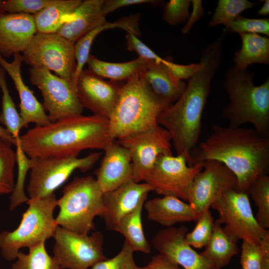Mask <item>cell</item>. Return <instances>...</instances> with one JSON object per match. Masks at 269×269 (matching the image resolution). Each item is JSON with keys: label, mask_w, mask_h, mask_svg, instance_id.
<instances>
[{"label": "cell", "mask_w": 269, "mask_h": 269, "mask_svg": "<svg viewBox=\"0 0 269 269\" xmlns=\"http://www.w3.org/2000/svg\"><path fill=\"white\" fill-rule=\"evenodd\" d=\"M224 36L223 32L202 51L201 68L189 79L181 97L157 118L158 124L169 133L176 154L184 157L189 166L192 165L191 153L201 134L202 116L211 81L221 62Z\"/></svg>", "instance_id": "1"}, {"label": "cell", "mask_w": 269, "mask_h": 269, "mask_svg": "<svg viewBox=\"0 0 269 269\" xmlns=\"http://www.w3.org/2000/svg\"><path fill=\"white\" fill-rule=\"evenodd\" d=\"M192 165L207 160L224 164L235 175L236 190L247 193L250 185L269 171V137L254 128L214 125L211 134L191 151Z\"/></svg>", "instance_id": "2"}, {"label": "cell", "mask_w": 269, "mask_h": 269, "mask_svg": "<svg viewBox=\"0 0 269 269\" xmlns=\"http://www.w3.org/2000/svg\"><path fill=\"white\" fill-rule=\"evenodd\" d=\"M113 141L109 119L95 114L74 115L35 126L20 136L21 147L29 158L77 156L86 149L104 150Z\"/></svg>", "instance_id": "3"}, {"label": "cell", "mask_w": 269, "mask_h": 269, "mask_svg": "<svg viewBox=\"0 0 269 269\" xmlns=\"http://www.w3.org/2000/svg\"><path fill=\"white\" fill-rule=\"evenodd\" d=\"M144 70L135 73L121 87L109 119L113 140L158 125V116L171 105L152 91L144 78Z\"/></svg>", "instance_id": "4"}, {"label": "cell", "mask_w": 269, "mask_h": 269, "mask_svg": "<svg viewBox=\"0 0 269 269\" xmlns=\"http://www.w3.org/2000/svg\"><path fill=\"white\" fill-rule=\"evenodd\" d=\"M254 73L234 67L227 70L223 83L229 103L222 113L229 127L250 123L262 135L269 137V78L254 85Z\"/></svg>", "instance_id": "5"}, {"label": "cell", "mask_w": 269, "mask_h": 269, "mask_svg": "<svg viewBox=\"0 0 269 269\" xmlns=\"http://www.w3.org/2000/svg\"><path fill=\"white\" fill-rule=\"evenodd\" d=\"M103 195L93 177H75L64 187L62 196L57 200L59 212L56 224L78 234H89L95 229V218L102 217L104 212Z\"/></svg>", "instance_id": "6"}, {"label": "cell", "mask_w": 269, "mask_h": 269, "mask_svg": "<svg viewBox=\"0 0 269 269\" xmlns=\"http://www.w3.org/2000/svg\"><path fill=\"white\" fill-rule=\"evenodd\" d=\"M55 194L29 199L27 209L19 225L12 231L0 233V251L5 260H15L22 248H29L53 237L57 224L53 213L57 206Z\"/></svg>", "instance_id": "7"}, {"label": "cell", "mask_w": 269, "mask_h": 269, "mask_svg": "<svg viewBox=\"0 0 269 269\" xmlns=\"http://www.w3.org/2000/svg\"><path fill=\"white\" fill-rule=\"evenodd\" d=\"M101 155V152H94L82 158L70 155L31 158L32 165L26 187L28 198H43L53 194L73 171H87Z\"/></svg>", "instance_id": "8"}, {"label": "cell", "mask_w": 269, "mask_h": 269, "mask_svg": "<svg viewBox=\"0 0 269 269\" xmlns=\"http://www.w3.org/2000/svg\"><path fill=\"white\" fill-rule=\"evenodd\" d=\"M216 210L224 232L235 243L248 240L260 244L269 235L263 229L254 216L247 193L236 190L224 193L211 205Z\"/></svg>", "instance_id": "9"}, {"label": "cell", "mask_w": 269, "mask_h": 269, "mask_svg": "<svg viewBox=\"0 0 269 269\" xmlns=\"http://www.w3.org/2000/svg\"><path fill=\"white\" fill-rule=\"evenodd\" d=\"M22 56L30 68H45L70 82L75 71L74 44L57 33L36 32Z\"/></svg>", "instance_id": "10"}, {"label": "cell", "mask_w": 269, "mask_h": 269, "mask_svg": "<svg viewBox=\"0 0 269 269\" xmlns=\"http://www.w3.org/2000/svg\"><path fill=\"white\" fill-rule=\"evenodd\" d=\"M53 257L62 269H89L106 258L104 237L99 231L80 234L57 226L53 236Z\"/></svg>", "instance_id": "11"}, {"label": "cell", "mask_w": 269, "mask_h": 269, "mask_svg": "<svg viewBox=\"0 0 269 269\" xmlns=\"http://www.w3.org/2000/svg\"><path fill=\"white\" fill-rule=\"evenodd\" d=\"M203 165L202 162L189 166L182 155L161 154L143 181L158 194L173 196L188 202L193 181Z\"/></svg>", "instance_id": "12"}, {"label": "cell", "mask_w": 269, "mask_h": 269, "mask_svg": "<svg viewBox=\"0 0 269 269\" xmlns=\"http://www.w3.org/2000/svg\"><path fill=\"white\" fill-rule=\"evenodd\" d=\"M29 73L31 83L41 91L43 107L52 122L82 114L84 108L70 82L44 67L30 68Z\"/></svg>", "instance_id": "13"}, {"label": "cell", "mask_w": 269, "mask_h": 269, "mask_svg": "<svg viewBox=\"0 0 269 269\" xmlns=\"http://www.w3.org/2000/svg\"><path fill=\"white\" fill-rule=\"evenodd\" d=\"M117 141L130 152L133 180L136 183L144 181L159 155H173L171 136L166 129L158 125Z\"/></svg>", "instance_id": "14"}, {"label": "cell", "mask_w": 269, "mask_h": 269, "mask_svg": "<svg viewBox=\"0 0 269 269\" xmlns=\"http://www.w3.org/2000/svg\"><path fill=\"white\" fill-rule=\"evenodd\" d=\"M203 164L193 181L188 202L199 216L224 193L237 186L235 175L222 163L207 160Z\"/></svg>", "instance_id": "15"}, {"label": "cell", "mask_w": 269, "mask_h": 269, "mask_svg": "<svg viewBox=\"0 0 269 269\" xmlns=\"http://www.w3.org/2000/svg\"><path fill=\"white\" fill-rule=\"evenodd\" d=\"M124 83L107 81L88 69L83 70L76 83L77 95L83 108L109 119Z\"/></svg>", "instance_id": "16"}, {"label": "cell", "mask_w": 269, "mask_h": 269, "mask_svg": "<svg viewBox=\"0 0 269 269\" xmlns=\"http://www.w3.org/2000/svg\"><path fill=\"white\" fill-rule=\"evenodd\" d=\"M188 228L184 225L159 230L151 244L159 253L184 269H214L211 265L185 240Z\"/></svg>", "instance_id": "17"}, {"label": "cell", "mask_w": 269, "mask_h": 269, "mask_svg": "<svg viewBox=\"0 0 269 269\" xmlns=\"http://www.w3.org/2000/svg\"><path fill=\"white\" fill-rule=\"evenodd\" d=\"M152 191L147 183L129 180L116 189L103 193L105 208L102 217L106 228L115 231L120 221L133 211L142 201H146L149 192Z\"/></svg>", "instance_id": "18"}, {"label": "cell", "mask_w": 269, "mask_h": 269, "mask_svg": "<svg viewBox=\"0 0 269 269\" xmlns=\"http://www.w3.org/2000/svg\"><path fill=\"white\" fill-rule=\"evenodd\" d=\"M13 56L12 61L8 62L0 54V67L10 76L18 93L19 115L23 127H27L30 123H34L36 126H44L50 124L52 122L46 114L42 104L23 80L21 74V64L23 62L22 55L17 53Z\"/></svg>", "instance_id": "19"}, {"label": "cell", "mask_w": 269, "mask_h": 269, "mask_svg": "<svg viewBox=\"0 0 269 269\" xmlns=\"http://www.w3.org/2000/svg\"><path fill=\"white\" fill-rule=\"evenodd\" d=\"M105 155L97 170L96 181L103 193L133 180V168L129 150L116 140L104 150Z\"/></svg>", "instance_id": "20"}, {"label": "cell", "mask_w": 269, "mask_h": 269, "mask_svg": "<svg viewBox=\"0 0 269 269\" xmlns=\"http://www.w3.org/2000/svg\"><path fill=\"white\" fill-rule=\"evenodd\" d=\"M36 32L32 15H0V54L4 58L22 53Z\"/></svg>", "instance_id": "21"}, {"label": "cell", "mask_w": 269, "mask_h": 269, "mask_svg": "<svg viewBox=\"0 0 269 269\" xmlns=\"http://www.w3.org/2000/svg\"><path fill=\"white\" fill-rule=\"evenodd\" d=\"M143 207L148 220L165 228L191 221H196L199 215L189 203L173 196L165 195L145 202Z\"/></svg>", "instance_id": "22"}, {"label": "cell", "mask_w": 269, "mask_h": 269, "mask_svg": "<svg viewBox=\"0 0 269 269\" xmlns=\"http://www.w3.org/2000/svg\"><path fill=\"white\" fill-rule=\"evenodd\" d=\"M104 0H85L72 14L70 21L65 22L56 32L75 43L95 28L106 23L102 12Z\"/></svg>", "instance_id": "23"}, {"label": "cell", "mask_w": 269, "mask_h": 269, "mask_svg": "<svg viewBox=\"0 0 269 269\" xmlns=\"http://www.w3.org/2000/svg\"><path fill=\"white\" fill-rule=\"evenodd\" d=\"M143 74L154 94L171 105L181 97L187 86L185 82L175 78L162 62L149 61Z\"/></svg>", "instance_id": "24"}, {"label": "cell", "mask_w": 269, "mask_h": 269, "mask_svg": "<svg viewBox=\"0 0 269 269\" xmlns=\"http://www.w3.org/2000/svg\"><path fill=\"white\" fill-rule=\"evenodd\" d=\"M242 46L233 60L234 68L247 70L254 63L269 64V38L256 33H240Z\"/></svg>", "instance_id": "25"}, {"label": "cell", "mask_w": 269, "mask_h": 269, "mask_svg": "<svg viewBox=\"0 0 269 269\" xmlns=\"http://www.w3.org/2000/svg\"><path fill=\"white\" fill-rule=\"evenodd\" d=\"M82 0H56L52 4L33 15L37 32L56 33L72 14Z\"/></svg>", "instance_id": "26"}, {"label": "cell", "mask_w": 269, "mask_h": 269, "mask_svg": "<svg viewBox=\"0 0 269 269\" xmlns=\"http://www.w3.org/2000/svg\"><path fill=\"white\" fill-rule=\"evenodd\" d=\"M200 254L211 265L214 269H221L228 265L237 255L239 249L224 232L222 225L216 220L210 239Z\"/></svg>", "instance_id": "27"}, {"label": "cell", "mask_w": 269, "mask_h": 269, "mask_svg": "<svg viewBox=\"0 0 269 269\" xmlns=\"http://www.w3.org/2000/svg\"><path fill=\"white\" fill-rule=\"evenodd\" d=\"M87 63L88 70L95 74L112 81H127L137 72L144 70L149 61L140 57L126 62L104 61L90 55Z\"/></svg>", "instance_id": "28"}, {"label": "cell", "mask_w": 269, "mask_h": 269, "mask_svg": "<svg viewBox=\"0 0 269 269\" xmlns=\"http://www.w3.org/2000/svg\"><path fill=\"white\" fill-rule=\"evenodd\" d=\"M145 201H142L133 211L123 217L115 231L121 234L134 252L148 254L150 245L145 237L141 212Z\"/></svg>", "instance_id": "29"}, {"label": "cell", "mask_w": 269, "mask_h": 269, "mask_svg": "<svg viewBox=\"0 0 269 269\" xmlns=\"http://www.w3.org/2000/svg\"><path fill=\"white\" fill-rule=\"evenodd\" d=\"M131 25L130 21L127 17H123L113 22H107L90 31L74 44V54L76 62L75 71L71 80L70 84L76 89V83L80 73L83 70L90 56L92 44L96 36L102 31L108 29L120 28L127 31Z\"/></svg>", "instance_id": "30"}, {"label": "cell", "mask_w": 269, "mask_h": 269, "mask_svg": "<svg viewBox=\"0 0 269 269\" xmlns=\"http://www.w3.org/2000/svg\"><path fill=\"white\" fill-rule=\"evenodd\" d=\"M45 243L28 248L27 254L19 251L10 269H62L56 259L47 253Z\"/></svg>", "instance_id": "31"}, {"label": "cell", "mask_w": 269, "mask_h": 269, "mask_svg": "<svg viewBox=\"0 0 269 269\" xmlns=\"http://www.w3.org/2000/svg\"><path fill=\"white\" fill-rule=\"evenodd\" d=\"M6 72L0 67V88L2 91L0 123L15 140H20L19 132L23 128L21 118L8 91L5 79ZM16 144V143H15Z\"/></svg>", "instance_id": "32"}, {"label": "cell", "mask_w": 269, "mask_h": 269, "mask_svg": "<svg viewBox=\"0 0 269 269\" xmlns=\"http://www.w3.org/2000/svg\"><path fill=\"white\" fill-rule=\"evenodd\" d=\"M247 194L257 207L255 216L257 222L264 229L269 228V176L263 175L258 177L249 187Z\"/></svg>", "instance_id": "33"}, {"label": "cell", "mask_w": 269, "mask_h": 269, "mask_svg": "<svg viewBox=\"0 0 269 269\" xmlns=\"http://www.w3.org/2000/svg\"><path fill=\"white\" fill-rule=\"evenodd\" d=\"M15 146L18 172L16 181L10 197L9 209L10 211L14 210L20 204L26 203L29 199L24 192V183L27 173L32 165V159L23 151L20 141L16 142Z\"/></svg>", "instance_id": "34"}, {"label": "cell", "mask_w": 269, "mask_h": 269, "mask_svg": "<svg viewBox=\"0 0 269 269\" xmlns=\"http://www.w3.org/2000/svg\"><path fill=\"white\" fill-rule=\"evenodd\" d=\"M258 4L247 0H219L209 25L223 24L226 26L241 13Z\"/></svg>", "instance_id": "35"}, {"label": "cell", "mask_w": 269, "mask_h": 269, "mask_svg": "<svg viewBox=\"0 0 269 269\" xmlns=\"http://www.w3.org/2000/svg\"><path fill=\"white\" fill-rule=\"evenodd\" d=\"M15 152L11 144L0 138V195L11 194L14 186Z\"/></svg>", "instance_id": "36"}, {"label": "cell", "mask_w": 269, "mask_h": 269, "mask_svg": "<svg viewBox=\"0 0 269 269\" xmlns=\"http://www.w3.org/2000/svg\"><path fill=\"white\" fill-rule=\"evenodd\" d=\"M214 222L210 209L201 214L196 221L194 229L185 235V240L187 243L196 249L205 247L212 236Z\"/></svg>", "instance_id": "37"}, {"label": "cell", "mask_w": 269, "mask_h": 269, "mask_svg": "<svg viewBox=\"0 0 269 269\" xmlns=\"http://www.w3.org/2000/svg\"><path fill=\"white\" fill-rule=\"evenodd\" d=\"M230 33L264 34L269 36V19L249 18L239 15L225 26Z\"/></svg>", "instance_id": "38"}, {"label": "cell", "mask_w": 269, "mask_h": 269, "mask_svg": "<svg viewBox=\"0 0 269 269\" xmlns=\"http://www.w3.org/2000/svg\"><path fill=\"white\" fill-rule=\"evenodd\" d=\"M134 251L126 241L119 253L114 257L106 259L95 264L91 269H142L135 263Z\"/></svg>", "instance_id": "39"}, {"label": "cell", "mask_w": 269, "mask_h": 269, "mask_svg": "<svg viewBox=\"0 0 269 269\" xmlns=\"http://www.w3.org/2000/svg\"><path fill=\"white\" fill-rule=\"evenodd\" d=\"M190 0H170L164 3L162 18L167 24L176 26L187 21Z\"/></svg>", "instance_id": "40"}, {"label": "cell", "mask_w": 269, "mask_h": 269, "mask_svg": "<svg viewBox=\"0 0 269 269\" xmlns=\"http://www.w3.org/2000/svg\"><path fill=\"white\" fill-rule=\"evenodd\" d=\"M56 0H4L7 13L34 15L56 2Z\"/></svg>", "instance_id": "41"}, {"label": "cell", "mask_w": 269, "mask_h": 269, "mask_svg": "<svg viewBox=\"0 0 269 269\" xmlns=\"http://www.w3.org/2000/svg\"><path fill=\"white\" fill-rule=\"evenodd\" d=\"M241 249V269H261L263 254L260 244L243 240Z\"/></svg>", "instance_id": "42"}, {"label": "cell", "mask_w": 269, "mask_h": 269, "mask_svg": "<svg viewBox=\"0 0 269 269\" xmlns=\"http://www.w3.org/2000/svg\"><path fill=\"white\" fill-rule=\"evenodd\" d=\"M126 39L127 49L130 51L135 52L139 57L148 61L162 62L164 61V58L157 55L134 34L127 33Z\"/></svg>", "instance_id": "43"}, {"label": "cell", "mask_w": 269, "mask_h": 269, "mask_svg": "<svg viewBox=\"0 0 269 269\" xmlns=\"http://www.w3.org/2000/svg\"><path fill=\"white\" fill-rule=\"evenodd\" d=\"M169 72L176 79L180 81L189 79L202 67V64L182 65L173 62L170 59L165 58L162 62Z\"/></svg>", "instance_id": "44"}, {"label": "cell", "mask_w": 269, "mask_h": 269, "mask_svg": "<svg viewBox=\"0 0 269 269\" xmlns=\"http://www.w3.org/2000/svg\"><path fill=\"white\" fill-rule=\"evenodd\" d=\"M160 1L155 0H104L102 12L106 16L110 12L122 7L143 3L159 4L161 3Z\"/></svg>", "instance_id": "45"}, {"label": "cell", "mask_w": 269, "mask_h": 269, "mask_svg": "<svg viewBox=\"0 0 269 269\" xmlns=\"http://www.w3.org/2000/svg\"><path fill=\"white\" fill-rule=\"evenodd\" d=\"M192 10L184 26L181 29L183 34H187L193 25L204 15V10L201 0H191Z\"/></svg>", "instance_id": "46"}, {"label": "cell", "mask_w": 269, "mask_h": 269, "mask_svg": "<svg viewBox=\"0 0 269 269\" xmlns=\"http://www.w3.org/2000/svg\"><path fill=\"white\" fill-rule=\"evenodd\" d=\"M142 269H181L179 266L165 256L160 254L152 257Z\"/></svg>", "instance_id": "47"}, {"label": "cell", "mask_w": 269, "mask_h": 269, "mask_svg": "<svg viewBox=\"0 0 269 269\" xmlns=\"http://www.w3.org/2000/svg\"><path fill=\"white\" fill-rule=\"evenodd\" d=\"M263 258L261 269H269V235L260 243Z\"/></svg>", "instance_id": "48"}, {"label": "cell", "mask_w": 269, "mask_h": 269, "mask_svg": "<svg viewBox=\"0 0 269 269\" xmlns=\"http://www.w3.org/2000/svg\"><path fill=\"white\" fill-rule=\"evenodd\" d=\"M0 138L9 143L15 145V140L3 127L0 125Z\"/></svg>", "instance_id": "49"}, {"label": "cell", "mask_w": 269, "mask_h": 269, "mask_svg": "<svg viewBox=\"0 0 269 269\" xmlns=\"http://www.w3.org/2000/svg\"><path fill=\"white\" fill-rule=\"evenodd\" d=\"M264 2L261 8L257 11L259 15L267 16L269 13V0H264Z\"/></svg>", "instance_id": "50"}, {"label": "cell", "mask_w": 269, "mask_h": 269, "mask_svg": "<svg viewBox=\"0 0 269 269\" xmlns=\"http://www.w3.org/2000/svg\"><path fill=\"white\" fill-rule=\"evenodd\" d=\"M4 0H0V15L6 13L4 10Z\"/></svg>", "instance_id": "51"}, {"label": "cell", "mask_w": 269, "mask_h": 269, "mask_svg": "<svg viewBox=\"0 0 269 269\" xmlns=\"http://www.w3.org/2000/svg\"></svg>", "instance_id": "52"}]
</instances>
